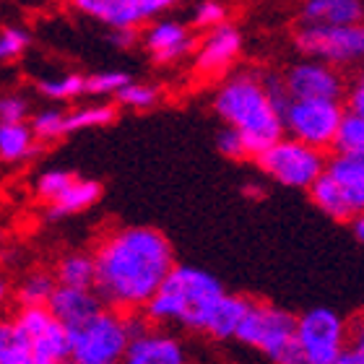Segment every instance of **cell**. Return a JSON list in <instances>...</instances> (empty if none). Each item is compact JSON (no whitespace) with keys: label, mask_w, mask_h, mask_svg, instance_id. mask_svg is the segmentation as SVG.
Listing matches in <instances>:
<instances>
[{"label":"cell","mask_w":364,"mask_h":364,"mask_svg":"<svg viewBox=\"0 0 364 364\" xmlns=\"http://www.w3.org/2000/svg\"><path fill=\"white\" fill-rule=\"evenodd\" d=\"M94 291L114 310H141L175 268L172 245L151 227L120 229L99 245Z\"/></svg>","instance_id":"6da1fadb"},{"label":"cell","mask_w":364,"mask_h":364,"mask_svg":"<svg viewBox=\"0 0 364 364\" xmlns=\"http://www.w3.org/2000/svg\"><path fill=\"white\" fill-rule=\"evenodd\" d=\"M213 109L221 120L237 128L247 141L250 156H258L284 136V114L276 109L263 78L232 76L213 97Z\"/></svg>","instance_id":"7a4b0ae2"},{"label":"cell","mask_w":364,"mask_h":364,"mask_svg":"<svg viewBox=\"0 0 364 364\" xmlns=\"http://www.w3.org/2000/svg\"><path fill=\"white\" fill-rule=\"evenodd\" d=\"M224 294V287L208 271L175 266L144 310L151 323H175L185 331L205 333L213 307Z\"/></svg>","instance_id":"3957f363"},{"label":"cell","mask_w":364,"mask_h":364,"mask_svg":"<svg viewBox=\"0 0 364 364\" xmlns=\"http://www.w3.org/2000/svg\"><path fill=\"white\" fill-rule=\"evenodd\" d=\"M296 323L291 312L273 307V304H250L242 326L237 331V341L250 349L266 354L271 362L279 364H302L304 354L296 338Z\"/></svg>","instance_id":"277c9868"},{"label":"cell","mask_w":364,"mask_h":364,"mask_svg":"<svg viewBox=\"0 0 364 364\" xmlns=\"http://www.w3.org/2000/svg\"><path fill=\"white\" fill-rule=\"evenodd\" d=\"M70 362L76 364H114L125 359L130 331L125 315L114 307H102L84 323L68 328Z\"/></svg>","instance_id":"5b68a950"},{"label":"cell","mask_w":364,"mask_h":364,"mask_svg":"<svg viewBox=\"0 0 364 364\" xmlns=\"http://www.w3.org/2000/svg\"><path fill=\"white\" fill-rule=\"evenodd\" d=\"M255 159L273 182H279L284 188L299 190H310L328 167L323 149H315V146L304 144L294 136L279 138L266 151H260Z\"/></svg>","instance_id":"8992f818"},{"label":"cell","mask_w":364,"mask_h":364,"mask_svg":"<svg viewBox=\"0 0 364 364\" xmlns=\"http://www.w3.org/2000/svg\"><path fill=\"white\" fill-rule=\"evenodd\" d=\"M296 50L304 58H318L331 65H351L364 60V23H343V26H318L302 23L294 37Z\"/></svg>","instance_id":"52a82bcc"},{"label":"cell","mask_w":364,"mask_h":364,"mask_svg":"<svg viewBox=\"0 0 364 364\" xmlns=\"http://www.w3.org/2000/svg\"><path fill=\"white\" fill-rule=\"evenodd\" d=\"M338 99H291L284 112V128L315 149H331L343 122Z\"/></svg>","instance_id":"ba28073f"},{"label":"cell","mask_w":364,"mask_h":364,"mask_svg":"<svg viewBox=\"0 0 364 364\" xmlns=\"http://www.w3.org/2000/svg\"><path fill=\"white\" fill-rule=\"evenodd\" d=\"M296 338L307 364H338L349 341V328L333 310L315 307L299 318Z\"/></svg>","instance_id":"9c48e42d"},{"label":"cell","mask_w":364,"mask_h":364,"mask_svg":"<svg viewBox=\"0 0 364 364\" xmlns=\"http://www.w3.org/2000/svg\"><path fill=\"white\" fill-rule=\"evenodd\" d=\"M16 323L29 336L31 341V364H60L70 359V336L68 326L55 312L42 307H21L16 315Z\"/></svg>","instance_id":"30bf717a"},{"label":"cell","mask_w":364,"mask_h":364,"mask_svg":"<svg viewBox=\"0 0 364 364\" xmlns=\"http://www.w3.org/2000/svg\"><path fill=\"white\" fill-rule=\"evenodd\" d=\"M284 84L291 99H341L343 81L331 68V63L307 58L302 63H294L284 76Z\"/></svg>","instance_id":"8fae6325"},{"label":"cell","mask_w":364,"mask_h":364,"mask_svg":"<svg viewBox=\"0 0 364 364\" xmlns=\"http://www.w3.org/2000/svg\"><path fill=\"white\" fill-rule=\"evenodd\" d=\"M128 364H182L185 362V349L172 333L154 331L151 323L130 338L128 351H125Z\"/></svg>","instance_id":"7c38bea8"},{"label":"cell","mask_w":364,"mask_h":364,"mask_svg":"<svg viewBox=\"0 0 364 364\" xmlns=\"http://www.w3.org/2000/svg\"><path fill=\"white\" fill-rule=\"evenodd\" d=\"M144 47L146 53L151 55L154 63L169 65V63L180 60L193 50V37L180 21L164 18V21H154L144 31Z\"/></svg>","instance_id":"4fadbf2b"},{"label":"cell","mask_w":364,"mask_h":364,"mask_svg":"<svg viewBox=\"0 0 364 364\" xmlns=\"http://www.w3.org/2000/svg\"><path fill=\"white\" fill-rule=\"evenodd\" d=\"M242 50V34L232 23H219L208 31V37L203 39V45L196 55V68L200 73H219L227 65L235 63V58Z\"/></svg>","instance_id":"5bb4252c"},{"label":"cell","mask_w":364,"mask_h":364,"mask_svg":"<svg viewBox=\"0 0 364 364\" xmlns=\"http://www.w3.org/2000/svg\"><path fill=\"white\" fill-rule=\"evenodd\" d=\"M55 312V318H60L68 328L84 323L86 318H91L94 312H99L105 307L102 296L94 289H81V287H65L58 284L53 299L47 304Z\"/></svg>","instance_id":"9a60e30c"},{"label":"cell","mask_w":364,"mask_h":364,"mask_svg":"<svg viewBox=\"0 0 364 364\" xmlns=\"http://www.w3.org/2000/svg\"><path fill=\"white\" fill-rule=\"evenodd\" d=\"M81 14L102 21L109 29L138 26L146 21V14L138 0H70Z\"/></svg>","instance_id":"2e32d148"},{"label":"cell","mask_w":364,"mask_h":364,"mask_svg":"<svg viewBox=\"0 0 364 364\" xmlns=\"http://www.w3.org/2000/svg\"><path fill=\"white\" fill-rule=\"evenodd\" d=\"M310 196L312 203L336 221H354L359 216V208L354 205L351 196L343 190L341 182L336 180L333 175H328V172H323L315 180V185L310 188Z\"/></svg>","instance_id":"e0dca14e"},{"label":"cell","mask_w":364,"mask_h":364,"mask_svg":"<svg viewBox=\"0 0 364 364\" xmlns=\"http://www.w3.org/2000/svg\"><path fill=\"white\" fill-rule=\"evenodd\" d=\"M362 18V0H304L302 6V23L343 26V23H359Z\"/></svg>","instance_id":"ac0fdd59"},{"label":"cell","mask_w":364,"mask_h":364,"mask_svg":"<svg viewBox=\"0 0 364 364\" xmlns=\"http://www.w3.org/2000/svg\"><path fill=\"white\" fill-rule=\"evenodd\" d=\"M326 172L341 182L359 213H364V151H336Z\"/></svg>","instance_id":"d6986e66"},{"label":"cell","mask_w":364,"mask_h":364,"mask_svg":"<svg viewBox=\"0 0 364 364\" xmlns=\"http://www.w3.org/2000/svg\"><path fill=\"white\" fill-rule=\"evenodd\" d=\"M250 299L235 294H224L219 299V304L213 307L211 320H208V328L205 333L211 338H219V341H227V338H235L240 326H242L245 315L250 310Z\"/></svg>","instance_id":"ffe728a7"},{"label":"cell","mask_w":364,"mask_h":364,"mask_svg":"<svg viewBox=\"0 0 364 364\" xmlns=\"http://www.w3.org/2000/svg\"><path fill=\"white\" fill-rule=\"evenodd\" d=\"M102 196V185L94 180H73L68 188L63 190L60 196L55 198L53 203H47V216L50 219H60V216H68V213H78L94 205Z\"/></svg>","instance_id":"44dd1931"},{"label":"cell","mask_w":364,"mask_h":364,"mask_svg":"<svg viewBox=\"0 0 364 364\" xmlns=\"http://www.w3.org/2000/svg\"><path fill=\"white\" fill-rule=\"evenodd\" d=\"M37 141L39 138L26 122H0V156L6 164L29 159Z\"/></svg>","instance_id":"7402d4cb"},{"label":"cell","mask_w":364,"mask_h":364,"mask_svg":"<svg viewBox=\"0 0 364 364\" xmlns=\"http://www.w3.org/2000/svg\"><path fill=\"white\" fill-rule=\"evenodd\" d=\"M55 279H58V284H65V287L94 289V284H97V258L94 255H84V252L65 255L58 263Z\"/></svg>","instance_id":"603a6c76"},{"label":"cell","mask_w":364,"mask_h":364,"mask_svg":"<svg viewBox=\"0 0 364 364\" xmlns=\"http://www.w3.org/2000/svg\"><path fill=\"white\" fill-rule=\"evenodd\" d=\"M0 364H31V341L16 320L0 328Z\"/></svg>","instance_id":"cb8c5ba5"},{"label":"cell","mask_w":364,"mask_h":364,"mask_svg":"<svg viewBox=\"0 0 364 364\" xmlns=\"http://www.w3.org/2000/svg\"><path fill=\"white\" fill-rule=\"evenodd\" d=\"M55 289H58V279L55 276H47V273H31L23 279V284L16 291V299L21 307H42V304H50Z\"/></svg>","instance_id":"d4e9b609"},{"label":"cell","mask_w":364,"mask_h":364,"mask_svg":"<svg viewBox=\"0 0 364 364\" xmlns=\"http://www.w3.org/2000/svg\"><path fill=\"white\" fill-rule=\"evenodd\" d=\"M112 120H114V109L109 105H86L65 114V130L76 133V130L105 128Z\"/></svg>","instance_id":"484cf974"},{"label":"cell","mask_w":364,"mask_h":364,"mask_svg":"<svg viewBox=\"0 0 364 364\" xmlns=\"http://www.w3.org/2000/svg\"><path fill=\"white\" fill-rule=\"evenodd\" d=\"M37 89L42 97L65 102V99H76L81 94H86V78L78 76V73H68V76L60 78H45V81H37Z\"/></svg>","instance_id":"4316f807"},{"label":"cell","mask_w":364,"mask_h":364,"mask_svg":"<svg viewBox=\"0 0 364 364\" xmlns=\"http://www.w3.org/2000/svg\"><path fill=\"white\" fill-rule=\"evenodd\" d=\"M336 151H364V114L346 112L333 144Z\"/></svg>","instance_id":"83f0119b"},{"label":"cell","mask_w":364,"mask_h":364,"mask_svg":"<svg viewBox=\"0 0 364 364\" xmlns=\"http://www.w3.org/2000/svg\"><path fill=\"white\" fill-rule=\"evenodd\" d=\"M31 130L39 141H55L60 136H68L65 130V112L60 109H45L31 117Z\"/></svg>","instance_id":"f1b7e54d"},{"label":"cell","mask_w":364,"mask_h":364,"mask_svg":"<svg viewBox=\"0 0 364 364\" xmlns=\"http://www.w3.org/2000/svg\"><path fill=\"white\" fill-rule=\"evenodd\" d=\"M76 180L73 172H65V169H50V172H42L34 185V193H37L39 200H45V203H53L55 198L60 196L63 190L68 188L70 182Z\"/></svg>","instance_id":"f546056e"},{"label":"cell","mask_w":364,"mask_h":364,"mask_svg":"<svg viewBox=\"0 0 364 364\" xmlns=\"http://www.w3.org/2000/svg\"><path fill=\"white\" fill-rule=\"evenodd\" d=\"M114 97H117V102L125 105V107L146 109V107L156 105V99H159V89H156V86H149V84H133V81H128V84L114 94Z\"/></svg>","instance_id":"4dcf8cb0"},{"label":"cell","mask_w":364,"mask_h":364,"mask_svg":"<svg viewBox=\"0 0 364 364\" xmlns=\"http://www.w3.org/2000/svg\"><path fill=\"white\" fill-rule=\"evenodd\" d=\"M128 81L130 78L125 76V73H117V70H102V73H94V76L86 78V94H91V97L117 94Z\"/></svg>","instance_id":"1f68e13d"},{"label":"cell","mask_w":364,"mask_h":364,"mask_svg":"<svg viewBox=\"0 0 364 364\" xmlns=\"http://www.w3.org/2000/svg\"><path fill=\"white\" fill-rule=\"evenodd\" d=\"M29 47V34L18 26H6V29L0 31V60H16V58H21L23 50Z\"/></svg>","instance_id":"d6a6232c"},{"label":"cell","mask_w":364,"mask_h":364,"mask_svg":"<svg viewBox=\"0 0 364 364\" xmlns=\"http://www.w3.org/2000/svg\"><path fill=\"white\" fill-rule=\"evenodd\" d=\"M216 149H219L227 159H245V156H250V149H247L245 136L237 128H232V125L219 130V136H216Z\"/></svg>","instance_id":"836d02e7"},{"label":"cell","mask_w":364,"mask_h":364,"mask_svg":"<svg viewBox=\"0 0 364 364\" xmlns=\"http://www.w3.org/2000/svg\"><path fill=\"white\" fill-rule=\"evenodd\" d=\"M227 21V8L221 0H200L193 11V23L198 29H213Z\"/></svg>","instance_id":"e575fe53"},{"label":"cell","mask_w":364,"mask_h":364,"mask_svg":"<svg viewBox=\"0 0 364 364\" xmlns=\"http://www.w3.org/2000/svg\"><path fill=\"white\" fill-rule=\"evenodd\" d=\"M338 364H364V318L354 320V326L349 328V341Z\"/></svg>","instance_id":"d590c367"},{"label":"cell","mask_w":364,"mask_h":364,"mask_svg":"<svg viewBox=\"0 0 364 364\" xmlns=\"http://www.w3.org/2000/svg\"><path fill=\"white\" fill-rule=\"evenodd\" d=\"M29 114V102L21 94H6L0 99V122H23Z\"/></svg>","instance_id":"8d00e7d4"},{"label":"cell","mask_w":364,"mask_h":364,"mask_svg":"<svg viewBox=\"0 0 364 364\" xmlns=\"http://www.w3.org/2000/svg\"><path fill=\"white\" fill-rule=\"evenodd\" d=\"M136 26H117V29L109 31V42H112L114 47H120V50H128V47L136 45Z\"/></svg>","instance_id":"74e56055"},{"label":"cell","mask_w":364,"mask_h":364,"mask_svg":"<svg viewBox=\"0 0 364 364\" xmlns=\"http://www.w3.org/2000/svg\"><path fill=\"white\" fill-rule=\"evenodd\" d=\"M349 109L357 114H364V70L357 76L354 86L349 91Z\"/></svg>","instance_id":"f35d334b"},{"label":"cell","mask_w":364,"mask_h":364,"mask_svg":"<svg viewBox=\"0 0 364 364\" xmlns=\"http://www.w3.org/2000/svg\"><path fill=\"white\" fill-rule=\"evenodd\" d=\"M138 3H141V8H144L146 18H151V16H156V14H161V11L172 8L177 0H138Z\"/></svg>","instance_id":"ab89813d"},{"label":"cell","mask_w":364,"mask_h":364,"mask_svg":"<svg viewBox=\"0 0 364 364\" xmlns=\"http://www.w3.org/2000/svg\"><path fill=\"white\" fill-rule=\"evenodd\" d=\"M351 227H354V237L364 245V213H359L357 219L351 221Z\"/></svg>","instance_id":"60d3db41"}]
</instances>
